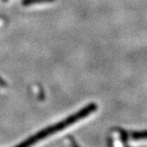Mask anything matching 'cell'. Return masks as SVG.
I'll return each mask as SVG.
<instances>
[{
  "instance_id": "obj_1",
  "label": "cell",
  "mask_w": 147,
  "mask_h": 147,
  "mask_svg": "<svg viewBox=\"0 0 147 147\" xmlns=\"http://www.w3.org/2000/svg\"><path fill=\"white\" fill-rule=\"evenodd\" d=\"M96 109H97L96 104H90V105H89L88 107L80 110L78 113L71 115V116L65 119L64 121H60V122H59V123H57V124H55L53 126H51V127H49V128H47V129H45L44 130L40 131L39 133L36 134L35 136H31V138L27 139L25 142L20 144L19 145L20 146H29L31 144H33L42 140L45 138H47V136H51L52 134H55L56 132H58L59 130H62V129L67 128L68 126H70L71 124L75 123V122L82 120V118L88 116L89 114H90L94 111H96Z\"/></svg>"
},
{
  "instance_id": "obj_2",
  "label": "cell",
  "mask_w": 147,
  "mask_h": 147,
  "mask_svg": "<svg viewBox=\"0 0 147 147\" xmlns=\"http://www.w3.org/2000/svg\"><path fill=\"white\" fill-rule=\"evenodd\" d=\"M131 138L134 140H144V139H147V131L133 132L131 134Z\"/></svg>"
},
{
  "instance_id": "obj_3",
  "label": "cell",
  "mask_w": 147,
  "mask_h": 147,
  "mask_svg": "<svg viewBox=\"0 0 147 147\" xmlns=\"http://www.w3.org/2000/svg\"><path fill=\"white\" fill-rule=\"evenodd\" d=\"M54 0H23L22 4L26 6L30 5H34L37 3H47V2H52Z\"/></svg>"
}]
</instances>
